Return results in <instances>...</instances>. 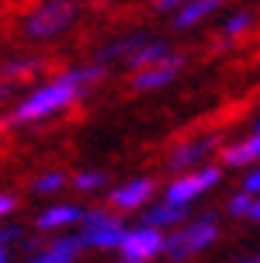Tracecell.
<instances>
[{
    "label": "cell",
    "mask_w": 260,
    "mask_h": 263,
    "mask_svg": "<svg viewBox=\"0 0 260 263\" xmlns=\"http://www.w3.org/2000/svg\"><path fill=\"white\" fill-rule=\"evenodd\" d=\"M73 222H83V211L80 208H49L39 215L35 229L49 232V229H63V225H73Z\"/></svg>",
    "instance_id": "11"
},
{
    "label": "cell",
    "mask_w": 260,
    "mask_h": 263,
    "mask_svg": "<svg viewBox=\"0 0 260 263\" xmlns=\"http://www.w3.org/2000/svg\"><path fill=\"white\" fill-rule=\"evenodd\" d=\"M247 191H250V194H253V191H260V170H253L247 177Z\"/></svg>",
    "instance_id": "26"
},
{
    "label": "cell",
    "mask_w": 260,
    "mask_h": 263,
    "mask_svg": "<svg viewBox=\"0 0 260 263\" xmlns=\"http://www.w3.org/2000/svg\"><path fill=\"white\" fill-rule=\"evenodd\" d=\"M73 17H77V4L73 0H45L39 11L28 17L25 31L31 39H49V35H59Z\"/></svg>",
    "instance_id": "3"
},
{
    "label": "cell",
    "mask_w": 260,
    "mask_h": 263,
    "mask_svg": "<svg viewBox=\"0 0 260 263\" xmlns=\"http://www.w3.org/2000/svg\"><path fill=\"white\" fill-rule=\"evenodd\" d=\"M11 211H14V197L11 194H0V218L11 215Z\"/></svg>",
    "instance_id": "25"
},
{
    "label": "cell",
    "mask_w": 260,
    "mask_h": 263,
    "mask_svg": "<svg viewBox=\"0 0 260 263\" xmlns=\"http://www.w3.org/2000/svg\"><path fill=\"white\" fill-rule=\"evenodd\" d=\"M167 55H170L167 42H149V39H146L143 45L129 55V63L135 66V69H143V66H153V63H160V59H167Z\"/></svg>",
    "instance_id": "12"
},
{
    "label": "cell",
    "mask_w": 260,
    "mask_h": 263,
    "mask_svg": "<svg viewBox=\"0 0 260 263\" xmlns=\"http://www.w3.org/2000/svg\"><path fill=\"white\" fill-rule=\"evenodd\" d=\"M181 66H184V55L170 52L167 59H160V63L143 66V69L129 80V87H132V90H160V87H167L170 80L181 73Z\"/></svg>",
    "instance_id": "5"
},
{
    "label": "cell",
    "mask_w": 260,
    "mask_h": 263,
    "mask_svg": "<svg viewBox=\"0 0 260 263\" xmlns=\"http://www.w3.org/2000/svg\"><path fill=\"white\" fill-rule=\"evenodd\" d=\"M177 4H187V0H156V7H160V11H167V7H177Z\"/></svg>",
    "instance_id": "28"
},
{
    "label": "cell",
    "mask_w": 260,
    "mask_h": 263,
    "mask_svg": "<svg viewBox=\"0 0 260 263\" xmlns=\"http://www.w3.org/2000/svg\"><path fill=\"white\" fill-rule=\"evenodd\" d=\"M18 236H21V232H18L14 225H4V229H0V246H7V242H11V239H18Z\"/></svg>",
    "instance_id": "24"
},
{
    "label": "cell",
    "mask_w": 260,
    "mask_h": 263,
    "mask_svg": "<svg viewBox=\"0 0 260 263\" xmlns=\"http://www.w3.org/2000/svg\"><path fill=\"white\" fill-rule=\"evenodd\" d=\"M247 28H250V14H236L233 21L226 25V42H236L243 31H247Z\"/></svg>",
    "instance_id": "19"
},
{
    "label": "cell",
    "mask_w": 260,
    "mask_h": 263,
    "mask_svg": "<svg viewBox=\"0 0 260 263\" xmlns=\"http://www.w3.org/2000/svg\"><path fill=\"white\" fill-rule=\"evenodd\" d=\"M226 4V0H191L187 7H184L181 14H177V28H187V25H198L201 17H208V14H215Z\"/></svg>",
    "instance_id": "13"
},
{
    "label": "cell",
    "mask_w": 260,
    "mask_h": 263,
    "mask_svg": "<svg viewBox=\"0 0 260 263\" xmlns=\"http://www.w3.org/2000/svg\"><path fill=\"white\" fill-rule=\"evenodd\" d=\"M104 77V63L101 66H87V69H70V73H63V83H70V87H80V90H87V83H97V80Z\"/></svg>",
    "instance_id": "18"
},
{
    "label": "cell",
    "mask_w": 260,
    "mask_h": 263,
    "mask_svg": "<svg viewBox=\"0 0 260 263\" xmlns=\"http://www.w3.org/2000/svg\"><path fill=\"white\" fill-rule=\"evenodd\" d=\"M153 197V180H132V184H125V187H118L115 194L108 197V204L115 211H132V208H139V204H146Z\"/></svg>",
    "instance_id": "7"
},
{
    "label": "cell",
    "mask_w": 260,
    "mask_h": 263,
    "mask_svg": "<svg viewBox=\"0 0 260 263\" xmlns=\"http://www.w3.org/2000/svg\"><path fill=\"white\" fill-rule=\"evenodd\" d=\"M83 246H97V250H111V246H122L125 239V229L122 222H97V225H83Z\"/></svg>",
    "instance_id": "8"
},
{
    "label": "cell",
    "mask_w": 260,
    "mask_h": 263,
    "mask_svg": "<svg viewBox=\"0 0 260 263\" xmlns=\"http://www.w3.org/2000/svg\"><path fill=\"white\" fill-rule=\"evenodd\" d=\"M73 184H77L80 191H97V187L104 184V173H80Z\"/></svg>",
    "instance_id": "20"
},
{
    "label": "cell",
    "mask_w": 260,
    "mask_h": 263,
    "mask_svg": "<svg viewBox=\"0 0 260 263\" xmlns=\"http://www.w3.org/2000/svg\"><path fill=\"white\" fill-rule=\"evenodd\" d=\"M7 125H11V118H0V132L7 128Z\"/></svg>",
    "instance_id": "30"
},
{
    "label": "cell",
    "mask_w": 260,
    "mask_h": 263,
    "mask_svg": "<svg viewBox=\"0 0 260 263\" xmlns=\"http://www.w3.org/2000/svg\"><path fill=\"white\" fill-rule=\"evenodd\" d=\"M80 250H83V239H59V242H52V246H42L35 253V260L42 263H66V260H77Z\"/></svg>",
    "instance_id": "10"
},
{
    "label": "cell",
    "mask_w": 260,
    "mask_h": 263,
    "mask_svg": "<svg viewBox=\"0 0 260 263\" xmlns=\"http://www.w3.org/2000/svg\"><path fill=\"white\" fill-rule=\"evenodd\" d=\"M253 222H260V197H253V204H250V211H247Z\"/></svg>",
    "instance_id": "27"
},
{
    "label": "cell",
    "mask_w": 260,
    "mask_h": 263,
    "mask_svg": "<svg viewBox=\"0 0 260 263\" xmlns=\"http://www.w3.org/2000/svg\"><path fill=\"white\" fill-rule=\"evenodd\" d=\"M253 159H260V132L253 139H243V142H233L222 149V163L226 166H247Z\"/></svg>",
    "instance_id": "9"
},
{
    "label": "cell",
    "mask_w": 260,
    "mask_h": 263,
    "mask_svg": "<svg viewBox=\"0 0 260 263\" xmlns=\"http://www.w3.org/2000/svg\"><path fill=\"white\" fill-rule=\"evenodd\" d=\"M14 90H18V80H0V101H7Z\"/></svg>",
    "instance_id": "23"
},
{
    "label": "cell",
    "mask_w": 260,
    "mask_h": 263,
    "mask_svg": "<svg viewBox=\"0 0 260 263\" xmlns=\"http://www.w3.org/2000/svg\"><path fill=\"white\" fill-rule=\"evenodd\" d=\"M143 42H146V35H143V31H135V35H129V39H122V42H115V45H108V49H101V55H97V59H101V63L129 59V55L135 52V49H139Z\"/></svg>",
    "instance_id": "15"
},
{
    "label": "cell",
    "mask_w": 260,
    "mask_h": 263,
    "mask_svg": "<svg viewBox=\"0 0 260 263\" xmlns=\"http://www.w3.org/2000/svg\"><path fill=\"white\" fill-rule=\"evenodd\" d=\"M77 93H80V87H70L63 80H56L49 87H39L28 101H21V104L14 107L11 121L14 125H21V121H39V118H45V115H52V111H59V107L73 104Z\"/></svg>",
    "instance_id": "1"
},
{
    "label": "cell",
    "mask_w": 260,
    "mask_h": 263,
    "mask_svg": "<svg viewBox=\"0 0 260 263\" xmlns=\"http://www.w3.org/2000/svg\"><path fill=\"white\" fill-rule=\"evenodd\" d=\"M7 260V246H0V263Z\"/></svg>",
    "instance_id": "29"
},
{
    "label": "cell",
    "mask_w": 260,
    "mask_h": 263,
    "mask_svg": "<svg viewBox=\"0 0 260 263\" xmlns=\"http://www.w3.org/2000/svg\"><path fill=\"white\" fill-rule=\"evenodd\" d=\"M212 139H201V142H191V145H181V149H177V153H174V156H170V166H174V170H184V166H191V163H195V159H201L208 153V149H212Z\"/></svg>",
    "instance_id": "16"
},
{
    "label": "cell",
    "mask_w": 260,
    "mask_h": 263,
    "mask_svg": "<svg viewBox=\"0 0 260 263\" xmlns=\"http://www.w3.org/2000/svg\"><path fill=\"white\" fill-rule=\"evenodd\" d=\"M215 236H219V222H215V215H205L195 225H184L170 239H163V250H167L170 260H184L191 253L205 250L208 242H215Z\"/></svg>",
    "instance_id": "2"
},
{
    "label": "cell",
    "mask_w": 260,
    "mask_h": 263,
    "mask_svg": "<svg viewBox=\"0 0 260 263\" xmlns=\"http://www.w3.org/2000/svg\"><path fill=\"white\" fill-rule=\"evenodd\" d=\"M250 204H253V197H250V194H236L233 201H229V211H233V215H247Z\"/></svg>",
    "instance_id": "22"
},
{
    "label": "cell",
    "mask_w": 260,
    "mask_h": 263,
    "mask_svg": "<svg viewBox=\"0 0 260 263\" xmlns=\"http://www.w3.org/2000/svg\"><path fill=\"white\" fill-rule=\"evenodd\" d=\"M42 66H49V63H45V59H35V55H28V59H14V63L0 66V80H28V77H35Z\"/></svg>",
    "instance_id": "14"
},
{
    "label": "cell",
    "mask_w": 260,
    "mask_h": 263,
    "mask_svg": "<svg viewBox=\"0 0 260 263\" xmlns=\"http://www.w3.org/2000/svg\"><path fill=\"white\" fill-rule=\"evenodd\" d=\"M122 256L132 263H143V260H153L156 253L163 250V236H160V229L156 225H143V229H132V232H125V239H122Z\"/></svg>",
    "instance_id": "4"
},
{
    "label": "cell",
    "mask_w": 260,
    "mask_h": 263,
    "mask_svg": "<svg viewBox=\"0 0 260 263\" xmlns=\"http://www.w3.org/2000/svg\"><path fill=\"white\" fill-rule=\"evenodd\" d=\"M63 184H66V180H63V173H45L39 184H35V191H42V194H45V191H59Z\"/></svg>",
    "instance_id": "21"
},
{
    "label": "cell",
    "mask_w": 260,
    "mask_h": 263,
    "mask_svg": "<svg viewBox=\"0 0 260 263\" xmlns=\"http://www.w3.org/2000/svg\"><path fill=\"white\" fill-rule=\"evenodd\" d=\"M177 222H184V204H174V201H167V204H160L146 215V225H177Z\"/></svg>",
    "instance_id": "17"
},
{
    "label": "cell",
    "mask_w": 260,
    "mask_h": 263,
    "mask_svg": "<svg viewBox=\"0 0 260 263\" xmlns=\"http://www.w3.org/2000/svg\"><path fill=\"white\" fill-rule=\"evenodd\" d=\"M222 173L212 166V170H201V173H191V177H184V180H177V184H170L167 191V201H174V204H184V201H191V197H198L205 187L219 184Z\"/></svg>",
    "instance_id": "6"
}]
</instances>
